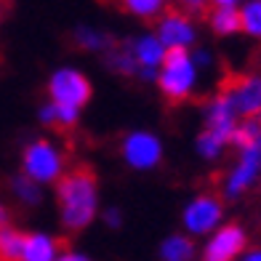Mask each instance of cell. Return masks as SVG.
<instances>
[{
  "instance_id": "6da1fadb",
  "label": "cell",
  "mask_w": 261,
  "mask_h": 261,
  "mask_svg": "<svg viewBox=\"0 0 261 261\" xmlns=\"http://www.w3.org/2000/svg\"><path fill=\"white\" fill-rule=\"evenodd\" d=\"M56 203L62 211V224L69 234H77L96 216L99 176L91 163H77L56 179Z\"/></svg>"
},
{
  "instance_id": "7a4b0ae2",
  "label": "cell",
  "mask_w": 261,
  "mask_h": 261,
  "mask_svg": "<svg viewBox=\"0 0 261 261\" xmlns=\"http://www.w3.org/2000/svg\"><path fill=\"white\" fill-rule=\"evenodd\" d=\"M195 77H197L195 62L187 48H165L163 62H160V75H158V86L165 101L171 107L184 104L192 96Z\"/></svg>"
},
{
  "instance_id": "3957f363",
  "label": "cell",
  "mask_w": 261,
  "mask_h": 261,
  "mask_svg": "<svg viewBox=\"0 0 261 261\" xmlns=\"http://www.w3.org/2000/svg\"><path fill=\"white\" fill-rule=\"evenodd\" d=\"M219 93L240 120L261 117V75H234L224 83Z\"/></svg>"
},
{
  "instance_id": "277c9868",
  "label": "cell",
  "mask_w": 261,
  "mask_h": 261,
  "mask_svg": "<svg viewBox=\"0 0 261 261\" xmlns=\"http://www.w3.org/2000/svg\"><path fill=\"white\" fill-rule=\"evenodd\" d=\"M62 155L54 149L48 139H38L24 147V176L35 184L40 181H56L62 176Z\"/></svg>"
},
{
  "instance_id": "5b68a950",
  "label": "cell",
  "mask_w": 261,
  "mask_h": 261,
  "mask_svg": "<svg viewBox=\"0 0 261 261\" xmlns=\"http://www.w3.org/2000/svg\"><path fill=\"white\" fill-rule=\"evenodd\" d=\"M48 93H51L54 104L80 110L91 99V80L86 75L75 72V69H59L48 80Z\"/></svg>"
},
{
  "instance_id": "8992f818",
  "label": "cell",
  "mask_w": 261,
  "mask_h": 261,
  "mask_svg": "<svg viewBox=\"0 0 261 261\" xmlns=\"http://www.w3.org/2000/svg\"><path fill=\"white\" fill-rule=\"evenodd\" d=\"M224 219V203L216 195H200L184 211V224L192 234H208L221 227Z\"/></svg>"
},
{
  "instance_id": "52a82bcc",
  "label": "cell",
  "mask_w": 261,
  "mask_h": 261,
  "mask_svg": "<svg viewBox=\"0 0 261 261\" xmlns=\"http://www.w3.org/2000/svg\"><path fill=\"white\" fill-rule=\"evenodd\" d=\"M245 245H248V234L240 224H224L208 240L203 261H234L245 253Z\"/></svg>"
},
{
  "instance_id": "ba28073f",
  "label": "cell",
  "mask_w": 261,
  "mask_h": 261,
  "mask_svg": "<svg viewBox=\"0 0 261 261\" xmlns=\"http://www.w3.org/2000/svg\"><path fill=\"white\" fill-rule=\"evenodd\" d=\"M158 24V40L165 45V48H187L189 43L195 40V27L192 19H189L181 8H168L160 14Z\"/></svg>"
},
{
  "instance_id": "9c48e42d",
  "label": "cell",
  "mask_w": 261,
  "mask_h": 261,
  "mask_svg": "<svg viewBox=\"0 0 261 261\" xmlns=\"http://www.w3.org/2000/svg\"><path fill=\"white\" fill-rule=\"evenodd\" d=\"M261 176V147H251L240 152V160L232 168V173L224 181V195L227 197H240L248 192Z\"/></svg>"
},
{
  "instance_id": "30bf717a",
  "label": "cell",
  "mask_w": 261,
  "mask_h": 261,
  "mask_svg": "<svg viewBox=\"0 0 261 261\" xmlns=\"http://www.w3.org/2000/svg\"><path fill=\"white\" fill-rule=\"evenodd\" d=\"M237 123H240V117L232 112V107L227 104V99H224L221 93H216V96L205 104V130L221 136L227 144H232Z\"/></svg>"
},
{
  "instance_id": "8fae6325",
  "label": "cell",
  "mask_w": 261,
  "mask_h": 261,
  "mask_svg": "<svg viewBox=\"0 0 261 261\" xmlns=\"http://www.w3.org/2000/svg\"><path fill=\"white\" fill-rule=\"evenodd\" d=\"M69 237L27 234L24 237V261H54L56 253H69Z\"/></svg>"
},
{
  "instance_id": "7c38bea8",
  "label": "cell",
  "mask_w": 261,
  "mask_h": 261,
  "mask_svg": "<svg viewBox=\"0 0 261 261\" xmlns=\"http://www.w3.org/2000/svg\"><path fill=\"white\" fill-rule=\"evenodd\" d=\"M160 144L155 136L149 134H134L128 136L125 141V158L128 163H134L136 168H149V165H155L160 160Z\"/></svg>"
},
{
  "instance_id": "4fadbf2b",
  "label": "cell",
  "mask_w": 261,
  "mask_h": 261,
  "mask_svg": "<svg viewBox=\"0 0 261 261\" xmlns=\"http://www.w3.org/2000/svg\"><path fill=\"white\" fill-rule=\"evenodd\" d=\"M40 117H43L45 125H51L54 130H59V134H69V130L77 125V110L62 107V104H48L40 112Z\"/></svg>"
},
{
  "instance_id": "5bb4252c",
  "label": "cell",
  "mask_w": 261,
  "mask_h": 261,
  "mask_svg": "<svg viewBox=\"0 0 261 261\" xmlns=\"http://www.w3.org/2000/svg\"><path fill=\"white\" fill-rule=\"evenodd\" d=\"M208 24L216 35H221V38H229V35H234V32H243L240 11L237 8H213L208 14Z\"/></svg>"
},
{
  "instance_id": "9a60e30c",
  "label": "cell",
  "mask_w": 261,
  "mask_h": 261,
  "mask_svg": "<svg viewBox=\"0 0 261 261\" xmlns=\"http://www.w3.org/2000/svg\"><path fill=\"white\" fill-rule=\"evenodd\" d=\"M24 237L16 227L0 229V261H24Z\"/></svg>"
},
{
  "instance_id": "2e32d148",
  "label": "cell",
  "mask_w": 261,
  "mask_h": 261,
  "mask_svg": "<svg viewBox=\"0 0 261 261\" xmlns=\"http://www.w3.org/2000/svg\"><path fill=\"white\" fill-rule=\"evenodd\" d=\"M112 3H117L125 14H134L144 21H158L165 11V0H112Z\"/></svg>"
},
{
  "instance_id": "e0dca14e",
  "label": "cell",
  "mask_w": 261,
  "mask_h": 261,
  "mask_svg": "<svg viewBox=\"0 0 261 261\" xmlns=\"http://www.w3.org/2000/svg\"><path fill=\"white\" fill-rule=\"evenodd\" d=\"M232 144L237 149H251V147H261V117H248V120H240L234 128Z\"/></svg>"
},
{
  "instance_id": "ac0fdd59",
  "label": "cell",
  "mask_w": 261,
  "mask_h": 261,
  "mask_svg": "<svg viewBox=\"0 0 261 261\" xmlns=\"http://www.w3.org/2000/svg\"><path fill=\"white\" fill-rule=\"evenodd\" d=\"M237 11H240L243 32L256 38V40H261V0H248V3H243Z\"/></svg>"
},
{
  "instance_id": "d6986e66",
  "label": "cell",
  "mask_w": 261,
  "mask_h": 261,
  "mask_svg": "<svg viewBox=\"0 0 261 261\" xmlns=\"http://www.w3.org/2000/svg\"><path fill=\"white\" fill-rule=\"evenodd\" d=\"M163 54H165V45L158 38H144L136 43V64L139 67H155L163 62Z\"/></svg>"
},
{
  "instance_id": "ffe728a7",
  "label": "cell",
  "mask_w": 261,
  "mask_h": 261,
  "mask_svg": "<svg viewBox=\"0 0 261 261\" xmlns=\"http://www.w3.org/2000/svg\"><path fill=\"white\" fill-rule=\"evenodd\" d=\"M195 253V243L184 234H176L163 243V261H189Z\"/></svg>"
},
{
  "instance_id": "44dd1931",
  "label": "cell",
  "mask_w": 261,
  "mask_h": 261,
  "mask_svg": "<svg viewBox=\"0 0 261 261\" xmlns=\"http://www.w3.org/2000/svg\"><path fill=\"white\" fill-rule=\"evenodd\" d=\"M224 147H227V141H224L221 136H216V134H211V130H203V134L197 136V152L205 160L219 158L221 152H224Z\"/></svg>"
},
{
  "instance_id": "7402d4cb",
  "label": "cell",
  "mask_w": 261,
  "mask_h": 261,
  "mask_svg": "<svg viewBox=\"0 0 261 261\" xmlns=\"http://www.w3.org/2000/svg\"><path fill=\"white\" fill-rule=\"evenodd\" d=\"M14 189H16V195H19L21 200H27V203H38V200H40V189H38V184H35L32 179H27L24 173H21L19 179L14 181Z\"/></svg>"
},
{
  "instance_id": "603a6c76",
  "label": "cell",
  "mask_w": 261,
  "mask_h": 261,
  "mask_svg": "<svg viewBox=\"0 0 261 261\" xmlns=\"http://www.w3.org/2000/svg\"><path fill=\"white\" fill-rule=\"evenodd\" d=\"M208 3H211V0H179V6H181V11L187 16L189 14H203Z\"/></svg>"
},
{
  "instance_id": "cb8c5ba5",
  "label": "cell",
  "mask_w": 261,
  "mask_h": 261,
  "mask_svg": "<svg viewBox=\"0 0 261 261\" xmlns=\"http://www.w3.org/2000/svg\"><path fill=\"white\" fill-rule=\"evenodd\" d=\"M3 227H11V211L0 203V229H3Z\"/></svg>"
},
{
  "instance_id": "d4e9b609",
  "label": "cell",
  "mask_w": 261,
  "mask_h": 261,
  "mask_svg": "<svg viewBox=\"0 0 261 261\" xmlns=\"http://www.w3.org/2000/svg\"><path fill=\"white\" fill-rule=\"evenodd\" d=\"M237 3L240 0H211L213 8H237Z\"/></svg>"
},
{
  "instance_id": "484cf974",
  "label": "cell",
  "mask_w": 261,
  "mask_h": 261,
  "mask_svg": "<svg viewBox=\"0 0 261 261\" xmlns=\"http://www.w3.org/2000/svg\"><path fill=\"white\" fill-rule=\"evenodd\" d=\"M243 261H261V248H253V251H245Z\"/></svg>"
},
{
  "instance_id": "4316f807",
  "label": "cell",
  "mask_w": 261,
  "mask_h": 261,
  "mask_svg": "<svg viewBox=\"0 0 261 261\" xmlns=\"http://www.w3.org/2000/svg\"><path fill=\"white\" fill-rule=\"evenodd\" d=\"M54 261H88L86 256H77V253H64V256H59Z\"/></svg>"
},
{
  "instance_id": "83f0119b",
  "label": "cell",
  "mask_w": 261,
  "mask_h": 261,
  "mask_svg": "<svg viewBox=\"0 0 261 261\" xmlns=\"http://www.w3.org/2000/svg\"><path fill=\"white\" fill-rule=\"evenodd\" d=\"M11 3H14V0H0V14H6V11H11Z\"/></svg>"
}]
</instances>
